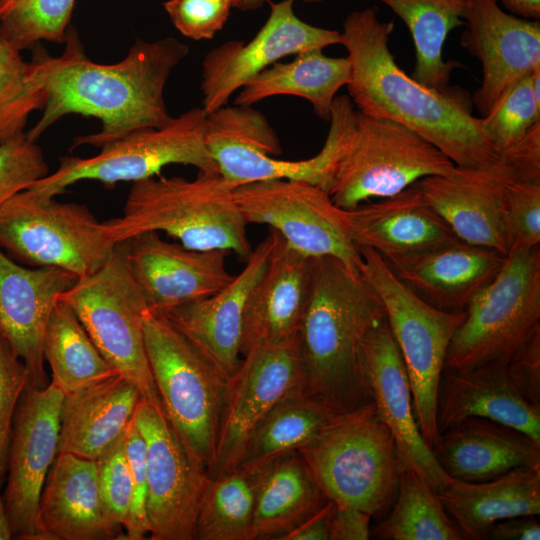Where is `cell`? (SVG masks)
<instances>
[{
    "mask_svg": "<svg viewBox=\"0 0 540 540\" xmlns=\"http://www.w3.org/2000/svg\"><path fill=\"white\" fill-rule=\"evenodd\" d=\"M62 55L51 57L43 48L41 72L46 101L37 123L26 132L37 139L70 114L97 118L101 129L74 139L72 148L103 145L144 128L162 127L169 115L164 88L172 70L188 55L178 39H136L127 56L115 64L88 59L75 28L69 26Z\"/></svg>",
    "mask_w": 540,
    "mask_h": 540,
    "instance_id": "6da1fadb",
    "label": "cell"
},
{
    "mask_svg": "<svg viewBox=\"0 0 540 540\" xmlns=\"http://www.w3.org/2000/svg\"><path fill=\"white\" fill-rule=\"evenodd\" d=\"M394 23L374 8L350 13L340 33L347 51L350 99L358 111L397 122L433 144L456 166L478 167L499 159L481 118L453 92L437 91L407 75L396 63L388 40Z\"/></svg>",
    "mask_w": 540,
    "mask_h": 540,
    "instance_id": "7a4b0ae2",
    "label": "cell"
},
{
    "mask_svg": "<svg viewBox=\"0 0 540 540\" xmlns=\"http://www.w3.org/2000/svg\"><path fill=\"white\" fill-rule=\"evenodd\" d=\"M385 319L379 296L360 272L332 257L315 258L297 335L300 391L341 414L372 403L364 346Z\"/></svg>",
    "mask_w": 540,
    "mask_h": 540,
    "instance_id": "3957f363",
    "label": "cell"
},
{
    "mask_svg": "<svg viewBox=\"0 0 540 540\" xmlns=\"http://www.w3.org/2000/svg\"><path fill=\"white\" fill-rule=\"evenodd\" d=\"M235 188L219 172L198 171L191 180L150 177L134 182L122 215L103 223L114 243L164 232L186 248L233 252L246 261L253 248Z\"/></svg>",
    "mask_w": 540,
    "mask_h": 540,
    "instance_id": "277c9868",
    "label": "cell"
},
{
    "mask_svg": "<svg viewBox=\"0 0 540 540\" xmlns=\"http://www.w3.org/2000/svg\"><path fill=\"white\" fill-rule=\"evenodd\" d=\"M325 496L381 520L405 468L374 402L346 414L298 450Z\"/></svg>",
    "mask_w": 540,
    "mask_h": 540,
    "instance_id": "5b68a950",
    "label": "cell"
},
{
    "mask_svg": "<svg viewBox=\"0 0 540 540\" xmlns=\"http://www.w3.org/2000/svg\"><path fill=\"white\" fill-rule=\"evenodd\" d=\"M143 329L150 370L165 414L209 475L231 378L164 317L147 310Z\"/></svg>",
    "mask_w": 540,
    "mask_h": 540,
    "instance_id": "8992f818",
    "label": "cell"
},
{
    "mask_svg": "<svg viewBox=\"0 0 540 540\" xmlns=\"http://www.w3.org/2000/svg\"><path fill=\"white\" fill-rule=\"evenodd\" d=\"M540 337V246L510 252L470 302L444 370L507 362ZM443 370V371H444Z\"/></svg>",
    "mask_w": 540,
    "mask_h": 540,
    "instance_id": "52a82bcc",
    "label": "cell"
},
{
    "mask_svg": "<svg viewBox=\"0 0 540 540\" xmlns=\"http://www.w3.org/2000/svg\"><path fill=\"white\" fill-rule=\"evenodd\" d=\"M360 273L379 296L391 333L408 374L420 432L432 449L438 440L437 395L445 359L466 310L448 312L423 301L405 286L384 258L370 248H359Z\"/></svg>",
    "mask_w": 540,
    "mask_h": 540,
    "instance_id": "ba28073f",
    "label": "cell"
},
{
    "mask_svg": "<svg viewBox=\"0 0 540 540\" xmlns=\"http://www.w3.org/2000/svg\"><path fill=\"white\" fill-rule=\"evenodd\" d=\"M455 164L411 129L356 110L328 194L342 209L395 195L422 178L446 175Z\"/></svg>",
    "mask_w": 540,
    "mask_h": 540,
    "instance_id": "9c48e42d",
    "label": "cell"
},
{
    "mask_svg": "<svg viewBox=\"0 0 540 540\" xmlns=\"http://www.w3.org/2000/svg\"><path fill=\"white\" fill-rule=\"evenodd\" d=\"M59 299L73 309L106 361L143 399L162 405L145 347L143 316L148 307L131 273L126 242L116 243L100 269L78 278Z\"/></svg>",
    "mask_w": 540,
    "mask_h": 540,
    "instance_id": "30bf717a",
    "label": "cell"
},
{
    "mask_svg": "<svg viewBox=\"0 0 540 540\" xmlns=\"http://www.w3.org/2000/svg\"><path fill=\"white\" fill-rule=\"evenodd\" d=\"M115 245L85 205L26 189L0 206V248L18 263L81 278L100 269Z\"/></svg>",
    "mask_w": 540,
    "mask_h": 540,
    "instance_id": "8fae6325",
    "label": "cell"
},
{
    "mask_svg": "<svg viewBox=\"0 0 540 540\" xmlns=\"http://www.w3.org/2000/svg\"><path fill=\"white\" fill-rule=\"evenodd\" d=\"M207 113L194 107L162 127L144 128L101 147L92 157L62 156L59 166L35 182L32 191L48 197L59 195L72 184L92 180L112 187L159 174L171 164L191 165L203 172H219L206 141Z\"/></svg>",
    "mask_w": 540,
    "mask_h": 540,
    "instance_id": "7c38bea8",
    "label": "cell"
},
{
    "mask_svg": "<svg viewBox=\"0 0 540 540\" xmlns=\"http://www.w3.org/2000/svg\"><path fill=\"white\" fill-rule=\"evenodd\" d=\"M345 137V124L334 119L318 154L289 161L278 158L282 153L278 135L267 118L252 106L226 105L207 114L209 152L219 173L236 187L287 179L311 183L328 193Z\"/></svg>",
    "mask_w": 540,
    "mask_h": 540,
    "instance_id": "4fadbf2b",
    "label": "cell"
},
{
    "mask_svg": "<svg viewBox=\"0 0 540 540\" xmlns=\"http://www.w3.org/2000/svg\"><path fill=\"white\" fill-rule=\"evenodd\" d=\"M469 417L499 422L540 443V337L507 362L442 372L438 432Z\"/></svg>",
    "mask_w": 540,
    "mask_h": 540,
    "instance_id": "5bb4252c",
    "label": "cell"
},
{
    "mask_svg": "<svg viewBox=\"0 0 540 540\" xmlns=\"http://www.w3.org/2000/svg\"><path fill=\"white\" fill-rule=\"evenodd\" d=\"M234 196L248 224L267 225L297 251L332 257L360 272L361 254L348 234L343 209L320 187L272 179L237 186Z\"/></svg>",
    "mask_w": 540,
    "mask_h": 540,
    "instance_id": "9a60e30c",
    "label": "cell"
},
{
    "mask_svg": "<svg viewBox=\"0 0 540 540\" xmlns=\"http://www.w3.org/2000/svg\"><path fill=\"white\" fill-rule=\"evenodd\" d=\"M134 420L146 445L148 538L193 540L208 472L190 454L162 405L142 398Z\"/></svg>",
    "mask_w": 540,
    "mask_h": 540,
    "instance_id": "2e32d148",
    "label": "cell"
},
{
    "mask_svg": "<svg viewBox=\"0 0 540 540\" xmlns=\"http://www.w3.org/2000/svg\"><path fill=\"white\" fill-rule=\"evenodd\" d=\"M63 397L52 382L43 388L27 384L17 405L3 493L12 539L44 540L38 521L39 501L58 454Z\"/></svg>",
    "mask_w": 540,
    "mask_h": 540,
    "instance_id": "e0dca14e",
    "label": "cell"
},
{
    "mask_svg": "<svg viewBox=\"0 0 540 540\" xmlns=\"http://www.w3.org/2000/svg\"><path fill=\"white\" fill-rule=\"evenodd\" d=\"M298 339L260 345L242 357L230 385L220 422L216 455L209 477L234 470L245 446L270 411L300 389Z\"/></svg>",
    "mask_w": 540,
    "mask_h": 540,
    "instance_id": "ac0fdd59",
    "label": "cell"
},
{
    "mask_svg": "<svg viewBox=\"0 0 540 540\" xmlns=\"http://www.w3.org/2000/svg\"><path fill=\"white\" fill-rule=\"evenodd\" d=\"M293 3L270 2L268 19L250 41H227L206 54L201 91L207 114L226 106L238 89L282 58L340 44V32L302 21Z\"/></svg>",
    "mask_w": 540,
    "mask_h": 540,
    "instance_id": "d6986e66",
    "label": "cell"
},
{
    "mask_svg": "<svg viewBox=\"0 0 540 540\" xmlns=\"http://www.w3.org/2000/svg\"><path fill=\"white\" fill-rule=\"evenodd\" d=\"M518 177H522L519 169L502 153L491 164L455 165L449 174L428 176L418 183L426 200L460 240L507 255L504 204L509 184Z\"/></svg>",
    "mask_w": 540,
    "mask_h": 540,
    "instance_id": "ffe728a7",
    "label": "cell"
},
{
    "mask_svg": "<svg viewBox=\"0 0 540 540\" xmlns=\"http://www.w3.org/2000/svg\"><path fill=\"white\" fill-rule=\"evenodd\" d=\"M464 19L461 46L483 69L472 100L483 117L513 85L540 67V22L504 11L497 0H468Z\"/></svg>",
    "mask_w": 540,
    "mask_h": 540,
    "instance_id": "44dd1931",
    "label": "cell"
},
{
    "mask_svg": "<svg viewBox=\"0 0 540 540\" xmlns=\"http://www.w3.org/2000/svg\"><path fill=\"white\" fill-rule=\"evenodd\" d=\"M125 242L131 273L151 312L211 296L235 276L226 266L227 251L189 249L155 231Z\"/></svg>",
    "mask_w": 540,
    "mask_h": 540,
    "instance_id": "7402d4cb",
    "label": "cell"
},
{
    "mask_svg": "<svg viewBox=\"0 0 540 540\" xmlns=\"http://www.w3.org/2000/svg\"><path fill=\"white\" fill-rule=\"evenodd\" d=\"M78 277L55 267L23 266L0 248V339L25 365L28 384L47 386L43 341L60 294Z\"/></svg>",
    "mask_w": 540,
    "mask_h": 540,
    "instance_id": "603a6c76",
    "label": "cell"
},
{
    "mask_svg": "<svg viewBox=\"0 0 540 540\" xmlns=\"http://www.w3.org/2000/svg\"><path fill=\"white\" fill-rule=\"evenodd\" d=\"M273 238L253 249L242 271L217 293L156 313L182 333L213 365L231 378L242 362L243 319L249 295L267 265Z\"/></svg>",
    "mask_w": 540,
    "mask_h": 540,
    "instance_id": "cb8c5ba5",
    "label": "cell"
},
{
    "mask_svg": "<svg viewBox=\"0 0 540 540\" xmlns=\"http://www.w3.org/2000/svg\"><path fill=\"white\" fill-rule=\"evenodd\" d=\"M270 233L267 265L245 308L242 357L254 347L296 339L308 302L315 258L292 248L276 231Z\"/></svg>",
    "mask_w": 540,
    "mask_h": 540,
    "instance_id": "d4e9b609",
    "label": "cell"
},
{
    "mask_svg": "<svg viewBox=\"0 0 540 540\" xmlns=\"http://www.w3.org/2000/svg\"><path fill=\"white\" fill-rule=\"evenodd\" d=\"M364 365L376 410L391 431L403 464L437 490L448 476L420 432L406 367L387 318L366 340Z\"/></svg>",
    "mask_w": 540,
    "mask_h": 540,
    "instance_id": "484cf974",
    "label": "cell"
},
{
    "mask_svg": "<svg viewBox=\"0 0 540 540\" xmlns=\"http://www.w3.org/2000/svg\"><path fill=\"white\" fill-rule=\"evenodd\" d=\"M353 243L385 260L416 255L459 238L423 195L418 181L401 192L343 209Z\"/></svg>",
    "mask_w": 540,
    "mask_h": 540,
    "instance_id": "4316f807",
    "label": "cell"
},
{
    "mask_svg": "<svg viewBox=\"0 0 540 540\" xmlns=\"http://www.w3.org/2000/svg\"><path fill=\"white\" fill-rule=\"evenodd\" d=\"M38 521L44 540L125 539L102 497L96 460L58 453L41 492Z\"/></svg>",
    "mask_w": 540,
    "mask_h": 540,
    "instance_id": "83f0119b",
    "label": "cell"
},
{
    "mask_svg": "<svg viewBox=\"0 0 540 540\" xmlns=\"http://www.w3.org/2000/svg\"><path fill=\"white\" fill-rule=\"evenodd\" d=\"M506 255L460 239L434 249L385 260L397 278L431 306L465 311L504 265Z\"/></svg>",
    "mask_w": 540,
    "mask_h": 540,
    "instance_id": "f1b7e54d",
    "label": "cell"
},
{
    "mask_svg": "<svg viewBox=\"0 0 540 540\" xmlns=\"http://www.w3.org/2000/svg\"><path fill=\"white\" fill-rule=\"evenodd\" d=\"M431 451L448 477L466 482L540 466V443L517 429L480 417L465 418L440 432Z\"/></svg>",
    "mask_w": 540,
    "mask_h": 540,
    "instance_id": "f546056e",
    "label": "cell"
},
{
    "mask_svg": "<svg viewBox=\"0 0 540 540\" xmlns=\"http://www.w3.org/2000/svg\"><path fill=\"white\" fill-rule=\"evenodd\" d=\"M141 400L137 387L120 374L64 394L58 453L97 460L123 438Z\"/></svg>",
    "mask_w": 540,
    "mask_h": 540,
    "instance_id": "4dcf8cb0",
    "label": "cell"
},
{
    "mask_svg": "<svg viewBox=\"0 0 540 540\" xmlns=\"http://www.w3.org/2000/svg\"><path fill=\"white\" fill-rule=\"evenodd\" d=\"M437 494L465 540H484L498 521L540 514V466L516 468L482 482L448 477Z\"/></svg>",
    "mask_w": 540,
    "mask_h": 540,
    "instance_id": "1f68e13d",
    "label": "cell"
},
{
    "mask_svg": "<svg viewBox=\"0 0 540 540\" xmlns=\"http://www.w3.org/2000/svg\"><path fill=\"white\" fill-rule=\"evenodd\" d=\"M257 469L255 540H279L330 501L298 451Z\"/></svg>",
    "mask_w": 540,
    "mask_h": 540,
    "instance_id": "d6a6232c",
    "label": "cell"
},
{
    "mask_svg": "<svg viewBox=\"0 0 540 540\" xmlns=\"http://www.w3.org/2000/svg\"><path fill=\"white\" fill-rule=\"evenodd\" d=\"M349 77L347 57H328L322 49L309 50L258 73L240 89L235 104L253 106L273 96H298L312 105L318 117L329 121L336 93L347 85Z\"/></svg>",
    "mask_w": 540,
    "mask_h": 540,
    "instance_id": "836d02e7",
    "label": "cell"
},
{
    "mask_svg": "<svg viewBox=\"0 0 540 540\" xmlns=\"http://www.w3.org/2000/svg\"><path fill=\"white\" fill-rule=\"evenodd\" d=\"M345 415L295 389L257 427L236 468L261 467L298 451Z\"/></svg>",
    "mask_w": 540,
    "mask_h": 540,
    "instance_id": "e575fe53",
    "label": "cell"
},
{
    "mask_svg": "<svg viewBox=\"0 0 540 540\" xmlns=\"http://www.w3.org/2000/svg\"><path fill=\"white\" fill-rule=\"evenodd\" d=\"M388 6L408 27L414 47L411 77L437 91H447L452 71L460 66L445 62L443 46L452 29L462 25L468 0H376Z\"/></svg>",
    "mask_w": 540,
    "mask_h": 540,
    "instance_id": "d590c367",
    "label": "cell"
},
{
    "mask_svg": "<svg viewBox=\"0 0 540 540\" xmlns=\"http://www.w3.org/2000/svg\"><path fill=\"white\" fill-rule=\"evenodd\" d=\"M51 382L64 394L119 374L102 356L73 309L58 299L44 341Z\"/></svg>",
    "mask_w": 540,
    "mask_h": 540,
    "instance_id": "8d00e7d4",
    "label": "cell"
},
{
    "mask_svg": "<svg viewBox=\"0 0 540 540\" xmlns=\"http://www.w3.org/2000/svg\"><path fill=\"white\" fill-rule=\"evenodd\" d=\"M257 468H236L210 478L202 495L193 540H255Z\"/></svg>",
    "mask_w": 540,
    "mask_h": 540,
    "instance_id": "74e56055",
    "label": "cell"
},
{
    "mask_svg": "<svg viewBox=\"0 0 540 540\" xmlns=\"http://www.w3.org/2000/svg\"><path fill=\"white\" fill-rule=\"evenodd\" d=\"M382 540H463L438 494L418 473L405 467L389 512L373 528Z\"/></svg>",
    "mask_w": 540,
    "mask_h": 540,
    "instance_id": "f35d334b",
    "label": "cell"
},
{
    "mask_svg": "<svg viewBox=\"0 0 540 540\" xmlns=\"http://www.w3.org/2000/svg\"><path fill=\"white\" fill-rule=\"evenodd\" d=\"M46 101L37 51L27 62L0 39V142L24 132L29 115Z\"/></svg>",
    "mask_w": 540,
    "mask_h": 540,
    "instance_id": "ab89813d",
    "label": "cell"
},
{
    "mask_svg": "<svg viewBox=\"0 0 540 540\" xmlns=\"http://www.w3.org/2000/svg\"><path fill=\"white\" fill-rule=\"evenodd\" d=\"M76 0H0V39L19 51L65 43Z\"/></svg>",
    "mask_w": 540,
    "mask_h": 540,
    "instance_id": "60d3db41",
    "label": "cell"
},
{
    "mask_svg": "<svg viewBox=\"0 0 540 540\" xmlns=\"http://www.w3.org/2000/svg\"><path fill=\"white\" fill-rule=\"evenodd\" d=\"M480 118L486 135L500 154L517 144L540 122V99L534 93L531 74L513 85Z\"/></svg>",
    "mask_w": 540,
    "mask_h": 540,
    "instance_id": "b9f144b4",
    "label": "cell"
},
{
    "mask_svg": "<svg viewBox=\"0 0 540 540\" xmlns=\"http://www.w3.org/2000/svg\"><path fill=\"white\" fill-rule=\"evenodd\" d=\"M504 231L507 254L540 245V178L518 177L509 184Z\"/></svg>",
    "mask_w": 540,
    "mask_h": 540,
    "instance_id": "7bdbcfd3",
    "label": "cell"
},
{
    "mask_svg": "<svg viewBox=\"0 0 540 540\" xmlns=\"http://www.w3.org/2000/svg\"><path fill=\"white\" fill-rule=\"evenodd\" d=\"M48 174L41 147L26 132L0 142V206Z\"/></svg>",
    "mask_w": 540,
    "mask_h": 540,
    "instance_id": "ee69618b",
    "label": "cell"
},
{
    "mask_svg": "<svg viewBox=\"0 0 540 540\" xmlns=\"http://www.w3.org/2000/svg\"><path fill=\"white\" fill-rule=\"evenodd\" d=\"M100 489L113 521L124 529L132 500V478L124 436L97 460Z\"/></svg>",
    "mask_w": 540,
    "mask_h": 540,
    "instance_id": "f6af8a7d",
    "label": "cell"
},
{
    "mask_svg": "<svg viewBox=\"0 0 540 540\" xmlns=\"http://www.w3.org/2000/svg\"><path fill=\"white\" fill-rule=\"evenodd\" d=\"M124 448L132 478V500L124 526L125 539L143 540L149 535L146 513L148 494L146 445L135 420L124 434Z\"/></svg>",
    "mask_w": 540,
    "mask_h": 540,
    "instance_id": "bcb514c9",
    "label": "cell"
},
{
    "mask_svg": "<svg viewBox=\"0 0 540 540\" xmlns=\"http://www.w3.org/2000/svg\"><path fill=\"white\" fill-rule=\"evenodd\" d=\"M163 7L176 29L193 40L212 39L226 23L231 0H167Z\"/></svg>",
    "mask_w": 540,
    "mask_h": 540,
    "instance_id": "7dc6e473",
    "label": "cell"
},
{
    "mask_svg": "<svg viewBox=\"0 0 540 540\" xmlns=\"http://www.w3.org/2000/svg\"><path fill=\"white\" fill-rule=\"evenodd\" d=\"M29 382L28 371L0 339V477L7 473L13 419L20 397Z\"/></svg>",
    "mask_w": 540,
    "mask_h": 540,
    "instance_id": "c3c4849f",
    "label": "cell"
},
{
    "mask_svg": "<svg viewBox=\"0 0 540 540\" xmlns=\"http://www.w3.org/2000/svg\"><path fill=\"white\" fill-rule=\"evenodd\" d=\"M372 517L358 508L336 505L331 519L329 540H367Z\"/></svg>",
    "mask_w": 540,
    "mask_h": 540,
    "instance_id": "681fc988",
    "label": "cell"
},
{
    "mask_svg": "<svg viewBox=\"0 0 540 540\" xmlns=\"http://www.w3.org/2000/svg\"><path fill=\"white\" fill-rule=\"evenodd\" d=\"M489 540H539L540 524L535 515L507 518L493 524L485 538Z\"/></svg>",
    "mask_w": 540,
    "mask_h": 540,
    "instance_id": "f907efd6",
    "label": "cell"
},
{
    "mask_svg": "<svg viewBox=\"0 0 540 540\" xmlns=\"http://www.w3.org/2000/svg\"><path fill=\"white\" fill-rule=\"evenodd\" d=\"M336 504L329 501L318 512L310 516L279 540H329L331 519Z\"/></svg>",
    "mask_w": 540,
    "mask_h": 540,
    "instance_id": "816d5d0a",
    "label": "cell"
},
{
    "mask_svg": "<svg viewBox=\"0 0 540 540\" xmlns=\"http://www.w3.org/2000/svg\"><path fill=\"white\" fill-rule=\"evenodd\" d=\"M513 15L531 19H540V0H497Z\"/></svg>",
    "mask_w": 540,
    "mask_h": 540,
    "instance_id": "f5cc1de1",
    "label": "cell"
},
{
    "mask_svg": "<svg viewBox=\"0 0 540 540\" xmlns=\"http://www.w3.org/2000/svg\"><path fill=\"white\" fill-rule=\"evenodd\" d=\"M3 481L4 480L0 477V540H9L12 539V533L4 504L3 494L1 492Z\"/></svg>",
    "mask_w": 540,
    "mask_h": 540,
    "instance_id": "db71d44e",
    "label": "cell"
},
{
    "mask_svg": "<svg viewBox=\"0 0 540 540\" xmlns=\"http://www.w3.org/2000/svg\"><path fill=\"white\" fill-rule=\"evenodd\" d=\"M268 0H234L233 7L242 11H249L259 8ZM306 2H319L322 0H304Z\"/></svg>",
    "mask_w": 540,
    "mask_h": 540,
    "instance_id": "11a10c76",
    "label": "cell"
},
{
    "mask_svg": "<svg viewBox=\"0 0 540 540\" xmlns=\"http://www.w3.org/2000/svg\"><path fill=\"white\" fill-rule=\"evenodd\" d=\"M231 1L233 2L234 0H231Z\"/></svg>",
    "mask_w": 540,
    "mask_h": 540,
    "instance_id": "9f6ffc18",
    "label": "cell"
}]
</instances>
